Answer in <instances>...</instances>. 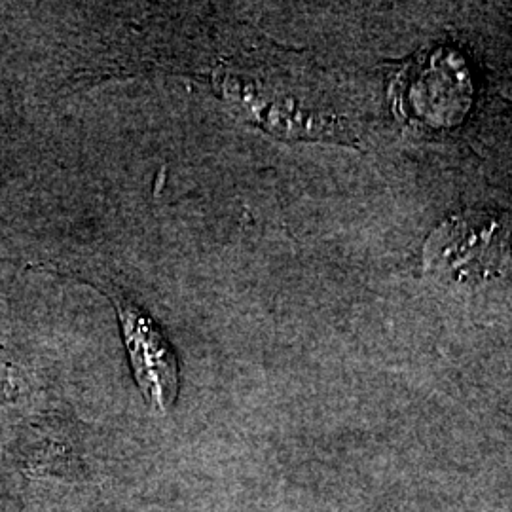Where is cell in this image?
Returning <instances> with one entry per match:
<instances>
[{
    "label": "cell",
    "instance_id": "6da1fadb",
    "mask_svg": "<svg viewBox=\"0 0 512 512\" xmlns=\"http://www.w3.org/2000/svg\"><path fill=\"white\" fill-rule=\"evenodd\" d=\"M511 255L509 226L494 215L467 211L433 230L423 247V268L442 283L473 289L503 274Z\"/></svg>",
    "mask_w": 512,
    "mask_h": 512
},
{
    "label": "cell",
    "instance_id": "7a4b0ae2",
    "mask_svg": "<svg viewBox=\"0 0 512 512\" xmlns=\"http://www.w3.org/2000/svg\"><path fill=\"white\" fill-rule=\"evenodd\" d=\"M110 298L118 310L135 382L141 387L147 403L156 412L165 414L179 397L181 376L177 355L164 330L152 321L147 311L141 310L131 298L118 291H112Z\"/></svg>",
    "mask_w": 512,
    "mask_h": 512
}]
</instances>
